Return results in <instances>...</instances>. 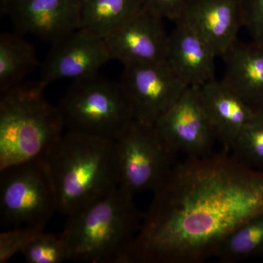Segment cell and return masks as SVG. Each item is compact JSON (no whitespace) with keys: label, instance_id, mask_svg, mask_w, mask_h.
<instances>
[{"label":"cell","instance_id":"11","mask_svg":"<svg viewBox=\"0 0 263 263\" xmlns=\"http://www.w3.org/2000/svg\"><path fill=\"white\" fill-rule=\"evenodd\" d=\"M41 64L43 85L62 80L76 81L98 74L111 60L104 38L79 29L51 45Z\"/></svg>","mask_w":263,"mask_h":263},{"label":"cell","instance_id":"6","mask_svg":"<svg viewBox=\"0 0 263 263\" xmlns=\"http://www.w3.org/2000/svg\"><path fill=\"white\" fill-rule=\"evenodd\" d=\"M56 212V197L43 159L0 171L2 226L45 228Z\"/></svg>","mask_w":263,"mask_h":263},{"label":"cell","instance_id":"19","mask_svg":"<svg viewBox=\"0 0 263 263\" xmlns=\"http://www.w3.org/2000/svg\"><path fill=\"white\" fill-rule=\"evenodd\" d=\"M263 259V213L238 227L224 240L216 258L221 263H235L253 257Z\"/></svg>","mask_w":263,"mask_h":263},{"label":"cell","instance_id":"17","mask_svg":"<svg viewBox=\"0 0 263 263\" xmlns=\"http://www.w3.org/2000/svg\"><path fill=\"white\" fill-rule=\"evenodd\" d=\"M39 65L34 46L20 34L0 35V93L24 82Z\"/></svg>","mask_w":263,"mask_h":263},{"label":"cell","instance_id":"7","mask_svg":"<svg viewBox=\"0 0 263 263\" xmlns=\"http://www.w3.org/2000/svg\"><path fill=\"white\" fill-rule=\"evenodd\" d=\"M116 142L119 186L133 196L158 190L176 164V154L154 126L134 120Z\"/></svg>","mask_w":263,"mask_h":263},{"label":"cell","instance_id":"25","mask_svg":"<svg viewBox=\"0 0 263 263\" xmlns=\"http://www.w3.org/2000/svg\"><path fill=\"white\" fill-rule=\"evenodd\" d=\"M257 110H263V101H262V103H261V105H259L258 109H257Z\"/></svg>","mask_w":263,"mask_h":263},{"label":"cell","instance_id":"23","mask_svg":"<svg viewBox=\"0 0 263 263\" xmlns=\"http://www.w3.org/2000/svg\"><path fill=\"white\" fill-rule=\"evenodd\" d=\"M243 27L252 41L263 46V0H241Z\"/></svg>","mask_w":263,"mask_h":263},{"label":"cell","instance_id":"14","mask_svg":"<svg viewBox=\"0 0 263 263\" xmlns=\"http://www.w3.org/2000/svg\"><path fill=\"white\" fill-rule=\"evenodd\" d=\"M169 34L165 62L188 86H200L215 79L212 48L186 24L176 22Z\"/></svg>","mask_w":263,"mask_h":263},{"label":"cell","instance_id":"13","mask_svg":"<svg viewBox=\"0 0 263 263\" xmlns=\"http://www.w3.org/2000/svg\"><path fill=\"white\" fill-rule=\"evenodd\" d=\"M179 22L196 32L216 57H221L243 27L241 0H193Z\"/></svg>","mask_w":263,"mask_h":263},{"label":"cell","instance_id":"22","mask_svg":"<svg viewBox=\"0 0 263 263\" xmlns=\"http://www.w3.org/2000/svg\"><path fill=\"white\" fill-rule=\"evenodd\" d=\"M45 228L20 226L8 228L0 233V263L8 262L13 256L21 253L30 240Z\"/></svg>","mask_w":263,"mask_h":263},{"label":"cell","instance_id":"3","mask_svg":"<svg viewBox=\"0 0 263 263\" xmlns=\"http://www.w3.org/2000/svg\"><path fill=\"white\" fill-rule=\"evenodd\" d=\"M143 214L136 207L134 196L119 186L98 201L67 216L61 233L70 247L72 260L130 263L132 245Z\"/></svg>","mask_w":263,"mask_h":263},{"label":"cell","instance_id":"18","mask_svg":"<svg viewBox=\"0 0 263 263\" xmlns=\"http://www.w3.org/2000/svg\"><path fill=\"white\" fill-rule=\"evenodd\" d=\"M142 8L141 0H81V29L105 39Z\"/></svg>","mask_w":263,"mask_h":263},{"label":"cell","instance_id":"8","mask_svg":"<svg viewBox=\"0 0 263 263\" xmlns=\"http://www.w3.org/2000/svg\"><path fill=\"white\" fill-rule=\"evenodd\" d=\"M119 82L130 101L135 120L152 126L189 87L165 61L124 65Z\"/></svg>","mask_w":263,"mask_h":263},{"label":"cell","instance_id":"24","mask_svg":"<svg viewBox=\"0 0 263 263\" xmlns=\"http://www.w3.org/2000/svg\"><path fill=\"white\" fill-rule=\"evenodd\" d=\"M193 0H141L142 7L162 19L179 22Z\"/></svg>","mask_w":263,"mask_h":263},{"label":"cell","instance_id":"16","mask_svg":"<svg viewBox=\"0 0 263 263\" xmlns=\"http://www.w3.org/2000/svg\"><path fill=\"white\" fill-rule=\"evenodd\" d=\"M222 81L254 110L263 101V46L239 40L222 57Z\"/></svg>","mask_w":263,"mask_h":263},{"label":"cell","instance_id":"5","mask_svg":"<svg viewBox=\"0 0 263 263\" xmlns=\"http://www.w3.org/2000/svg\"><path fill=\"white\" fill-rule=\"evenodd\" d=\"M67 131L116 141L135 120L120 82L96 75L74 81L57 105Z\"/></svg>","mask_w":263,"mask_h":263},{"label":"cell","instance_id":"21","mask_svg":"<svg viewBox=\"0 0 263 263\" xmlns=\"http://www.w3.org/2000/svg\"><path fill=\"white\" fill-rule=\"evenodd\" d=\"M21 254L29 263H62L72 260V254L62 233L40 232L24 247Z\"/></svg>","mask_w":263,"mask_h":263},{"label":"cell","instance_id":"2","mask_svg":"<svg viewBox=\"0 0 263 263\" xmlns=\"http://www.w3.org/2000/svg\"><path fill=\"white\" fill-rule=\"evenodd\" d=\"M66 216L89 206L119 186L117 142L67 131L43 158Z\"/></svg>","mask_w":263,"mask_h":263},{"label":"cell","instance_id":"12","mask_svg":"<svg viewBox=\"0 0 263 263\" xmlns=\"http://www.w3.org/2000/svg\"><path fill=\"white\" fill-rule=\"evenodd\" d=\"M105 40L111 60L128 65L165 61L169 35L163 19L142 8Z\"/></svg>","mask_w":263,"mask_h":263},{"label":"cell","instance_id":"26","mask_svg":"<svg viewBox=\"0 0 263 263\" xmlns=\"http://www.w3.org/2000/svg\"><path fill=\"white\" fill-rule=\"evenodd\" d=\"M262 260H263V259H262Z\"/></svg>","mask_w":263,"mask_h":263},{"label":"cell","instance_id":"9","mask_svg":"<svg viewBox=\"0 0 263 263\" xmlns=\"http://www.w3.org/2000/svg\"><path fill=\"white\" fill-rule=\"evenodd\" d=\"M161 139L175 154L201 157L213 153L216 139L198 86H189L154 124Z\"/></svg>","mask_w":263,"mask_h":263},{"label":"cell","instance_id":"10","mask_svg":"<svg viewBox=\"0 0 263 263\" xmlns=\"http://www.w3.org/2000/svg\"><path fill=\"white\" fill-rule=\"evenodd\" d=\"M0 9L17 33L51 45L81 29V0H1Z\"/></svg>","mask_w":263,"mask_h":263},{"label":"cell","instance_id":"15","mask_svg":"<svg viewBox=\"0 0 263 263\" xmlns=\"http://www.w3.org/2000/svg\"><path fill=\"white\" fill-rule=\"evenodd\" d=\"M200 98L216 139L230 152L255 110L222 81L216 79L199 87Z\"/></svg>","mask_w":263,"mask_h":263},{"label":"cell","instance_id":"1","mask_svg":"<svg viewBox=\"0 0 263 263\" xmlns=\"http://www.w3.org/2000/svg\"><path fill=\"white\" fill-rule=\"evenodd\" d=\"M263 213V171L228 151L177 162L154 193L130 263H202L238 227Z\"/></svg>","mask_w":263,"mask_h":263},{"label":"cell","instance_id":"4","mask_svg":"<svg viewBox=\"0 0 263 263\" xmlns=\"http://www.w3.org/2000/svg\"><path fill=\"white\" fill-rule=\"evenodd\" d=\"M46 87L24 81L0 93V171L43 159L63 135L65 123L45 97Z\"/></svg>","mask_w":263,"mask_h":263},{"label":"cell","instance_id":"20","mask_svg":"<svg viewBox=\"0 0 263 263\" xmlns=\"http://www.w3.org/2000/svg\"><path fill=\"white\" fill-rule=\"evenodd\" d=\"M232 155L250 168L263 171V110H256L240 132L231 149Z\"/></svg>","mask_w":263,"mask_h":263}]
</instances>
